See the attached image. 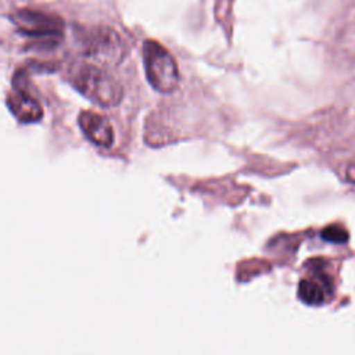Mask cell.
<instances>
[{"label":"cell","mask_w":355,"mask_h":355,"mask_svg":"<svg viewBox=\"0 0 355 355\" xmlns=\"http://www.w3.org/2000/svg\"><path fill=\"white\" fill-rule=\"evenodd\" d=\"M69 80L82 96L100 107L110 108L122 101V86L103 67L79 64L72 68Z\"/></svg>","instance_id":"obj_1"},{"label":"cell","mask_w":355,"mask_h":355,"mask_svg":"<svg viewBox=\"0 0 355 355\" xmlns=\"http://www.w3.org/2000/svg\"><path fill=\"white\" fill-rule=\"evenodd\" d=\"M144 71L148 83L161 93L176 90L180 82L179 68L173 55L158 42L146 40L143 44Z\"/></svg>","instance_id":"obj_2"},{"label":"cell","mask_w":355,"mask_h":355,"mask_svg":"<svg viewBox=\"0 0 355 355\" xmlns=\"http://www.w3.org/2000/svg\"><path fill=\"white\" fill-rule=\"evenodd\" d=\"M83 54L101 65H116L125 54V44L119 33L108 26H94L82 32Z\"/></svg>","instance_id":"obj_3"},{"label":"cell","mask_w":355,"mask_h":355,"mask_svg":"<svg viewBox=\"0 0 355 355\" xmlns=\"http://www.w3.org/2000/svg\"><path fill=\"white\" fill-rule=\"evenodd\" d=\"M12 22L18 31L26 36L42 39L44 42L55 43L62 35V19L55 15L40 10L21 8L11 15Z\"/></svg>","instance_id":"obj_4"},{"label":"cell","mask_w":355,"mask_h":355,"mask_svg":"<svg viewBox=\"0 0 355 355\" xmlns=\"http://www.w3.org/2000/svg\"><path fill=\"white\" fill-rule=\"evenodd\" d=\"M80 130L96 146L108 148L114 144V129L110 121L101 114L82 111L78 118Z\"/></svg>","instance_id":"obj_5"},{"label":"cell","mask_w":355,"mask_h":355,"mask_svg":"<svg viewBox=\"0 0 355 355\" xmlns=\"http://www.w3.org/2000/svg\"><path fill=\"white\" fill-rule=\"evenodd\" d=\"M7 107L11 114L24 123H33L42 119L43 110L39 101L26 89H17L7 96Z\"/></svg>","instance_id":"obj_6"},{"label":"cell","mask_w":355,"mask_h":355,"mask_svg":"<svg viewBox=\"0 0 355 355\" xmlns=\"http://www.w3.org/2000/svg\"><path fill=\"white\" fill-rule=\"evenodd\" d=\"M330 280L324 275H312L302 279L298 284V297L308 305H320L330 294Z\"/></svg>","instance_id":"obj_7"},{"label":"cell","mask_w":355,"mask_h":355,"mask_svg":"<svg viewBox=\"0 0 355 355\" xmlns=\"http://www.w3.org/2000/svg\"><path fill=\"white\" fill-rule=\"evenodd\" d=\"M322 239L329 241V243H336V244H343V243H347L348 241V232L343 227V226H338V225H330L327 227H324L320 233Z\"/></svg>","instance_id":"obj_8"},{"label":"cell","mask_w":355,"mask_h":355,"mask_svg":"<svg viewBox=\"0 0 355 355\" xmlns=\"http://www.w3.org/2000/svg\"><path fill=\"white\" fill-rule=\"evenodd\" d=\"M345 180L349 183V184H354L355 186V162L354 164H349L345 169Z\"/></svg>","instance_id":"obj_9"}]
</instances>
